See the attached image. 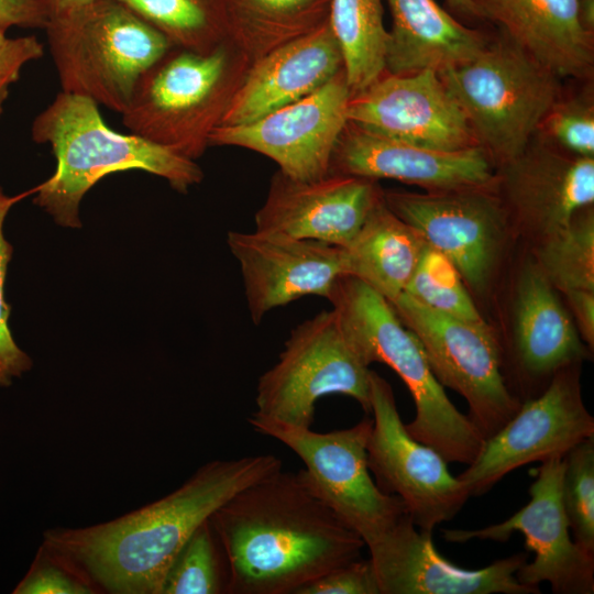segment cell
<instances>
[{"instance_id":"obj_6","label":"cell","mask_w":594,"mask_h":594,"mask_svg":"<svg viewBox=\"0 0 594 594\" xmlns=\"http://www.w3.org/2000/svg\"><path fill=\"white\" fill-rule=\"evenodd\" d=\"M44 30L63 91L121 114L143 73L173 46L113 0H95Z\"/></svg>"},{"instance_id":"obj_15","label":"cell","mask_w":594,"mask_h":594,"mask_svg":"<svg viewBox=\"0 0 594 594\" xmlns=\"http://www.w3.org/2000/svg\"><path fill=\"white\" fill-rule=\"evenodd\" d=\"M351 96L343 68L318 90L256 121L216 128L209 146L255 151L294 179H319L329 174Z\"/></svg>"},{"instance_id":"obj_26","label":"cell","mask_w":594,"mask_h":594,"mask_svg":"<svg viewBox=\"0 0 594 594\" xmlns=\"http://www.w3.org/2000/svg\"><path fill=\"white\" fill-rule=\"evenodd\" d=\"M426 246L420 233L398 218L382 195L355 237L342 248L344 275L392 301L405 292Z\"/></svg>"},{"instance_id":"obj_13","label":"cell","mask_w":594,"mask_h":594,"mask_svg":"<svg viewBox=\"0 0 594 594\" xmlns=\"http://www.w3.org/2000/svg\"><path fill=\"white\" fill-rule=\"evenodd\" d=\"M564 457L541 462L529 486V502L506 520L479 529H446L443 539L463 543L473 539L507 541L514 532L525 537L535 553L516 573L527 586L548 582L556 594L594 593V553L572 538L562 501Z\"/></svg>"},{"instance_id":"obj_42","label":"cell","mask_w":594,"mask_h":594,"mask_svg":"<svg viewBox=\"0 0 594 594\" xmlns=\"http://www.w3.org/2000/svg\"><path fill=\"white\" fill-rule=\"evenodd\" d=\"M450 13L463 20H479L471 0H446Z\"/></svg>"},{"instance_id":"obj_25","label":"cell","mask_w":594,"mask_h":594,"mask_svg":"<svg viewBox=\"0 0 594 594\" xmlns=\"http://www.w3.org/2000/svg\"><path fill=\"white\" fill-rule=\"evenodd\" d=\"M392 18L385 73L440 72L476 56L490 42L436 0H385Z\"/></svg>"},{"instance_id":"obj_39","label":"cell","mask_w":594,"mask_h":594,"mask_svg":"<svg viewBox=\"0 0 594 594\" xmlns=\"http://www.w3.org/2000/svg\"><path fill=\"white\" fill-rule=\"evenodd\" d=\"M47 14L38 0H0V29H45Z\"/></svg>"},{"instance_id":"obj_5","label":"cell","mask_w":594,"mask_h":594,"mask_svg":"<svg viewBox=\"0 0 594 594\" xmlns=\"http://www.w3.org/2000/svg\"><path fill=\"white\" fill-rule=\"evenodd\" d=\"M251 64L229 38L205 54L172 46L141 76L122 122L131 133L195 161Z\"/></svg>"},{"instance_id":"obj_16","label":"cell","mask_w":594,"mask_h":594,"mask_svg":"<svg viewBox=\"0 0 594 594\" xmlns=\"http://www.w3.org/2000/svg\"><path fill=\"white\" fill-rule=\"evenodd\" d=\"M346 117L367 131L427 148L479 146L462 108L433 69L385 73L351 96Z\"/></svg>"},{"instance_id":"obj_4","label":"cell","mask_w":594,"mask_h":594,"mask_svg":"<svg viewBox=\"0 0 594 594\" xmlns=\"http://www.w3.org/2000/svg\"><path fill=\"white\" fill-rule=\"evenodd\" d=\"M327 299L359 358L369 366L386 364L406 384L415 405L414 419L405 424L410 436L433 448L448 463L471 464L485 440L449 399L418 338L391 301L350 275L336 280Z\"/></svg>"},{"instance_id":"obj_11","label":"cell","mask_w":594,"mask_h":594,"mask_svg":"<svg viewBox=\"0 0 594 594\" xmlns=\"http://www.w3.org/2000/svg\"><path fill=\"white\" fill-rule=\"evenodd\" d=\"M370 403L369 470L383 493L400 498L415 526L432 534L459 514L471 497L469 491L438 451L410 436L391 385L374 371Z\"/></svg>"},{"instance_id":"obj_21","label":"cell","mask_w":594,"mask_h":594,"mask_svg":"<svg viewBox=\"0 0 594 594\" xmlns=\"http://www.w3.org/2000/svg\"><path fill=\"white\" fill-rule=\"evenodd\" d=\"M497 183L518 221L543 239L565 228L594 202V158L554 148L535 138L502 165Z\"/></svg>"},{"instance_id":"obj_23","label":"cell","mask_w":594,"mask_h":594,"mask_svg":"<svg viewBox=\"0 0 594 594\" xmlns=\"http://www.w3.org/2000/svg\"><path fill=\"white\" fill-rule=\"evenodd\" d=\"M581 0H471L477 19L558 78H583L594 65L593 33L581 15Z\"/></svg>"},{"instance_id":"obj_30","label":"cell","mask_w":594,"mask_h":594,"mask_svg":"<svg viewBox=\"0 0 594 594\" xmlns=\"http://www.w3.org/2000/svg\"><path fill=\"white\" fill-rule=\"evenodd\" d=\"M538 267L556 289L594 292V211L580 210L563 229L541 239Z\"/></svg>"},{"instance_id":"obj_12","label":"cell","mask_w":594,"mask_h":594,"mask_svg":"<svg viewBox=\"0 0 594 594\" xmlns=\"http://www.w3.org/2000/svg\"><path fill=\"white\" fill-rule=\"evenodd\" d=\"M580 364L559 370L539 395L524 400L516 414L484 441L476 459L458 475L470 496L484 495L514 470L564 457L594 437V418L582 397Z\"/></svg>"},{"instance_id":"obj_7","label":"cell","mask_w":594,"mask_h":594,"mask_svg":"<svg viewBox=\"0 0 594 594\" xmlns=\"http://www.w3.org/2000/svg\"><path fill=\"white\" fill-rule=\"evenodd\" d=\"M438 73L477 145L502 165L528 146L560 96L559 78L504 36Z\"/></svg>"},{"instance_id":"obj_33","label":"cell","mask_w":594,"mask_h":594,"mask_svg":"<svg viewBox=\"0 0 594 594\" xmlns=\"http://www.w3.org/2000/svg\"><path fill=\"white\" fill-rule=\"evenodd\" d=\"M562 501L573 540L594 553V437L564 455Z\"/></svg>"},{"instance_id":"obj_28","label":"cell","mask_w":594,"mask_h":594,"mask_svg":"<svg viewBox=\"0 0 594 594\" xmlns=\"http://www.w3.org/2000/svg\"><path fill=\"white\" fill-rule=\"evenodd\" d=\"M329 23L341 50L348 86L355 95L385 74L388 30L384 0H331Z\"/></svg>"},{"instance_id":"obj_37","label":"cell","mask_w":594,"mask_h":594,"mask_svg":"<svg viewBox=\"0 0 594 594\" xmlns=\"http://www.w3.org/2000/svg\"><path fill=\"white\" fill-rule=\"evenodd\" d=\"M297 594H381L373 564L358 558L301 587Z\"/></svg>"},{"instance_id":"obj_24","label":"cell","mask_w":594,"mask_h":594,"mask_svg":"<svg viewBox=\"0 0 594 594\" xmlns=\"http://www.w3.org/2000/svg\"><path fill=\"white\" fill-rule=\"evenodd\" d=\"M514 346L527 380L550 382L562 367L588 356L573 319L537 264L527 265L517 284Z\"/></svg>"},{"instance_id":"obj_10","label":"cell","mask_w":594,"mask_h":594,"mask_svg":"<svg viewBox=\"0 0 594 594\" xmlns=\"http://www.w3.org/2000/svg\"><path fill=\"white\" fill-rule=\"evenodd\" d=\"M391 304L418 338L437 380L466 400L469 418L484 440L491 438L521 405L508 387L491 328L428 308L406 293Z\"/></svg>"},{"instance_id":"obj_14","label":"cell","mask_w":594,"mask_h":594,"mask_svg":"<svg viewBox=\"0 0 594 594\" xmlns=\"http://www.w3.org/2000/svg\"><path fill=\"white\" fill-rule=\"evenodd\" d=\"M493 189L388 190L383 199L457 266L470 287L482 290L498 260L507 224V208Z\"/></svg>"},{"instance_id":"obj_31","label":"cell","mask_w":594,"mask_h":594,"mask_svg":"<svg viewBox=\"0 0 594 594\" xmlns=\"http://www.w3.org/2000/svg\"><path fill=\"white\" fill-rule=\"evenodd\" d=\"M229 570L210 518L190 536L173 561L162 594L228 593Z\"/></svg>"},{"instance_id":"obj_36","label":"cell","mask_w":594,"mask_h":594,"mask_svg":"<svg viewBox=\"0 0 594 594\" xmlns=\"http://www.w3.org/2000/svg\"><path fill=\"white\" fill-rule=\"evenodd\" d=\"M540 128L561 150L580 157L594 158V110L583 99L558 100Z\"/></svg>"},{"instance_id":"obj_20","label":"cell","mask_w":594,"mask_h":594,"mask_svg":"<svg viewBox=\"0 0 594 594\" xmlns=\"http://www.w3.org/2000/svg\"><path fill=\"white\" fill-rule=\"evenodd\" d=\"M375 180L332 174L294 179L280 170L271 178L255 230L346 246L382 198Z\"/></svg>"},{"instance_id":"obj_38","label":"cell","mask_w":594,"mask_h":594,"mask_svg":"<svg viewBox=\"0 0 594 594\" xmlns=\"http://www.w3.org/2000/svg\"><path fill=\"white\" fill-rule=\"evenodd\" d=\"M44 55V45L34 35L9 37L0 29V117L9 95L23 67Z\"/></svg>"},{"instance_id":"obj_1","label":"cell","mask_w":594,"mask_h":594,"mask_svg":"<svg viewBox=\"0 0 594 594\" xmlns=\"http://www.w3.org/2000/svg\"><path fill=\"white\" fill-rule=\"evenodd\" d=\"M210 522L228 564V594H297L365 547L302 470L280 469L249 485Z\"/></svg>"},{"instance_id":"obj_32","label":"cell","mask_w":594,"mask_h":594,"mask_svg":"<svg viewBox=\"0 0 594 594\" xmlns=\"http://www.w3.org/2000/svg\"><path fill=\"white\" fill-rule=\"evenodd\" d=\"M404 293L444 315L476 324H486L457 266L428 244Z\"/></svg>"},{"instance_id":"obj_18","label":"cell","mask_w":594,"mask_h":594,"mask_svg":"<svg viewBox=\"0 0 594 594\" xmlns=\"http://www.w3.org/2000/svg\"><path fill=\"white\" fill-rule=\"evenodd\" d=\"M228 246L240 265L252 321L309 295L328 298L344 275L342 248L280 233L230 231Z\"/></svg>"},{"instance_id":"obj_29","label":"cell","mask_w":594,"mask_h":594,"mask_svg":"<svg viewBox=\"0 0 594 594\" xmlns=\"http://www.w3.org/2000/svg\"><path fill=\"white\" fill-rule=\"evenodd\" d=\"M173 46L209 53L228 38V0H113Z\"/></svg>"},{"instance_id":"obj_40","label":"cell","mask_w":594,"mask_h":594,"mask_svg":"<svg viewBox=\"0 0 594 594\" xmlns=\"http://www.w3.org/2000/svg\"><path fill=\"white\" fill-rule=\"evenodd\" d=\"M572 310L579 334L588 349L594 345V292L570 290L564 293Z\"/></svg>"},{"instance_id":"obj_19","label":"cell","mask_w":594,"mask_h":594,"mask_svg":"<svg viewBox=\"0 0 594 594\" xmlns=\"http://www.w3.org/2000/svg\"><path fill=\"white\" fill-rule=\"evenodd\" d=\"M491 157L480 147L439 151L387 138L348 121L329 173L371 180L395 179L426 191L495 187Z\"/></svg>"},{"instance_id":"obj_34","label":"cell","mask_w":594,"mask_h":594,"mask_svg":"<svg viewBox=\"0 0 594 594\" xmlns=\"http://www.w3.org/2000/svg\"><path fill=\"white\" fill-rule=\"evenodd\" d=\"M100 587L72 558L42 543L14 594H97Z\"/></svg>"},{"instance_id":"obj_8","label":"cell","mask_w":594,"mask_h":594,"mask_svg":"<svg viewBox=\"0 0 594 594\" xmlns=\"http://www.w3.org/2000/svg\"><path fill=\"white\" fill-rule=\"evenodd\" d=\"M371 373L336 312L323 310L292 330L277 362L260 376L254 414L310 427L317 402L331 394L352 397L370 414Z\"/></svg>"},{"instance_id":"obj_3","label":"cell","mask_w":594,"mask_h":594,"mask_svg":"<svg viewBox=\"0 0 594 594\" xmlns=\"http://www.w3.org/2000/svg\"><path fill=\"white\" fill-rule=\"evenodd\" d=\"M31 134L36 143L50 144L56 158L54 174L35 188L34 204L61 227H81L80 201L106 175L141 169L164 178L179 193L204 177L194 160L136 134L114 132L98 103L76 94L59 92L34 119Z\"/></svg>"},{"instance_id":"obj_35","label":"cell","mask_w":594,"mask_h":594,"mask_svg":"<svg viewBox=\"0 0 594 594\" xmlns=\"http://www.w3.org/2000/svg\"><path fill=\"white\" fill-rule=\"evenodd\" d=\"M35 189L20 194L18 196H7L0 188V386L8 387L13 378L21 377L32 369V359L21 350L15 343L9 328V316L11 307L6 301L4 284L8 264L12 257L13 248L6 240L3 234V223L9 210L14 204Z\"/></svg>"},{"instance_id":"obj_27","label":"cell","mask_w":594,"mask_h":594,"mask_svg":"<svg viewBox=\"0 0 594 594\" xmlns=\"http://www.w3.org/2000/svg\"><path fill=\"white\" fill-rule=\"evenodd\" d=\"M331 0H228V38L253 63L329 20Z\"/></svg>"},{"instance_id":"obj_9","label":"cell","mask_w":594,"mask_h":594,"mask_svg":"<svg viewBox=\"0 0 594 594\" xmlns=\"http://www.w3.org/2000/svg\"><path fill=\"white\" fill-rule=\"evenodd\" d=\"M249 424L258 433L289 448L302 461L318 496L364 541L365 547L389 530L405 514L395 495L383 493L367 466V442L373 420L329 432H315L255 415Z\"/></svg>"},{"instance_id":"obj_41","label":"cell","mask_w":594,"mask_h":594,"mask_svg":"<svg viewBox=\"0 0 594 594\" xmlns=\"http://www.w3.org/2000/svg\"><path fill=\"white\" fill-rule=\"evenodd\" d=\"M92 1L95 0H38L47 14L48 21L77 11Z\"/></svg>"},{"instance_id":"obj_17","label":"cell","mask_w":594,"mask_h":594,"mask_svg":"<svg viewBox=\"0 0 594 594\" xmlns=\"http://www.w3.org/2000/svg\"><path fill=\"white\" fill-rule=\"evenodd\" d=\"M366 548L381 594L540 593L516 578L527 553H515L482 569H463L443 558L435 548L432 534L418 529L408 514Z\"/></svg>"},{"instance_id":"obj_2","label":"cell","mask_w":594,"mask_h":594,"mask_svg":"<svg viewBox=\"0 0 594 594\" xmlns=\"http://www.w3.org/2000/svg\"><path fill=\"white\" fill-rule=\"evenodd\" d=\"M280 469L274 454L213 460L155 502L92 526L50 528L43 542L72 558L102 592L162 594L194 531L237 493Z\"/></svg>"},{"instance_id":"obj_22","label":"cell","mask_w":594,"mask_h":594,"mask_svg":"<svg viewBox=\"0 0 594 594\" xmlns=\"http://www.w3.org/2000/svg\"><path fill=\"white\" fill-rule=\"evenodd\" d=\"M343 69L329 20L249 67L219 127L251 123L318 90Z\"/></svg>"}]
</instances>
